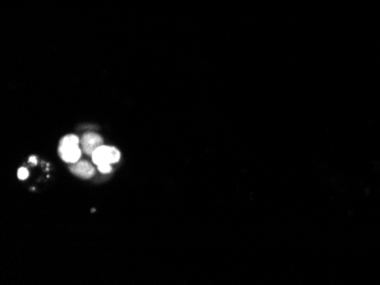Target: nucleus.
Here are the masks:
<instances>
[{
	"instance_id": "7ed1b4c3",
	"label": "nucleus",
	"mask_w": 380,
	"mask_h": 285,
	"mask_svg": "<svg viewBox=\"0 0 380 285\" xmlns=\"http://www.w3.org/2000/svg\"><path fill=\"white\" fill-rule=\"evenodd\" d=\"M69 169H71V172L77 175V176L79 177H82V178H89V177H93L94 174H95V168L93 165H90L89 163H87V161H77V163H74L73 165L69 166Z\"/></svg>"
},
{
	"instance_id": "0eeeda50",
	"label": "nucleus",
	"mask_w": 380,
	"mask_h": 285,
	"mask_svg": "<svg viewBox=\"0 0 380 285\" xmlns=\"http://www.w3.org/2000/svg\"><path fill=\"white\" fill-rule=\"evenodd\" d=\"M17 176H19L20 179L28 178V176H29V170L26 169L25 167H21L19 169V172H17Z\"/></svg>"
},
{
	"instance_id": "423d86ee",
	"label": "nucleus",
	"mask_w": 380,
	"mask_h": 285,
	"mask_svg": "<svg viewBox=\"0 0 380 285\" xmlns=\"http://www.w3.org/2000/svg\"><path fill=\"white\" fill-rule=\"evenodd\" d=\"M98 169H99V172H102L104 174H107L112 170V166H111V164H100V165H98Z\"/></svg>"
},
{
	"instance_id": "39448f33",
	"label": "nucleus",
	"mask_w": 380,
	"mask_h": 285,
	"mask_svg": "<svg viewBox=\"0 0 380 285\" xmlns=\"http://www.w3.org/2000/svg\"><path fill=\"white\" fill-rule=\"evenodd\" d=\"M79 144H80V139H79L77 135H66V137L63 138L62 141H60L59 153L67 150L69 148L77 147Z\"/></svg>"
},
{
	"instance_id": "20e7f679",
	"label": "nucleus",
	"mask_w": 380,
	"mask_h": 285,
	"mask_svg": "<svg viewBox=\"0 0 380 285\" xmlns=\"http://www.w3.org/2000/svg\"><path fill=\"white\" fill-rule=\"evenodd\" d=\"M59 155H60V158H62L64 161H66V163H69V164H74V163H77V161L80 160L81 149H80V147L77 146V147L69 148V149H67V150H65L63 152H60Z\"/></svg>"
},
{
	"instance_id": "6e6552de",
	"label": "nucleus",
	"mask_w": 380,
	"mask_h": 285,
	"mask_svg": "<svg viewBox=\"0 0 380 285\" xmlns=\"http://www.w3.org/2000/svg\"><path fill=\"white\" fill-rule=\"evenodd\" d=\"M29 161H30V163H31L32 165H36V164H37V158L34 157V156H31V157H30Z\"/></svg>"
},
{
	"instance_id": "f03ea898",
	"label": "nucleus",
	"mask_w": 380,
	"mask_h": 285,
	"mask_svg": "<svg viewBox=\"0 0 380 285\" xmlns=\"http://www.w3.org/2000/svg\"><path fill=\"white\" fill-rule=\"evenodd\" d=\"M80 143L87 155L93 156V153L103 144V139L96 133H87L80 140Z\"/></svg>"
},
{
	"instance_id": "f257e3e1",
	"label": "nucleus",
	"mask_w": 380,
	"mask_h": 285,
	"mask_svg": "<svg viewBox=\"0 0 380 285\" xmlns=\"http://www.w3.org/2000/svg\"><path fill=\"white\" fill-rule=\"evenodd\" d=\"M121 153L114 147L100 146L97 150L93 153V160L96 165L100 164H114L120 160Z\"/></svg>"
}]
</instances>
